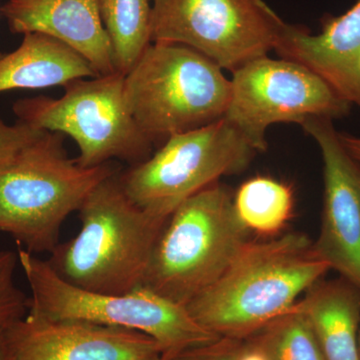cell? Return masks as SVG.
<instances>
[{
    "mask_svg": "<svg viewBox=\"0 0 360 360\" xmlns=\"http://www.w3.org/2000/svg\"><path fill=\"white\" fill-rule=\"evenodd\" d=\"M269 360H326L309 317L296 303L293 309L251 335Z\"/></svg>",
    "mask_w": 360,
    "mask_h": 360,
    "instance_id": "d6986e66",
    "label": "cell"
},
{
    "mask_svg": "<svg viewBox=\"0 0 360 360\" xmlns=\"http://www.w3.org/2000/svg\"><path fill=\"white\" fill-rule=\"evenodd\" d=\"M250 236L234 210L233 195L215 182L168 217L141 286L186 307L224 274Z\"/></svg>",
    "mask_w": 360,
    "mask_h": 360,
    "instance_id": "277c9868",
    "label": "cell"
},
{
    "mask_svg": "<svg viewBox=\"0 0 360 360\" xmlns=\"http://www.w3.org/2000/svg\"></svg>",
    "mask_w": 360,
    "mask_h": 360,
    "instance_id": "f1b7e54d",
    "label": "cell"
},
{
    "mask_svg": "<svg viewBox=\"0 0 360 360\" xmlns=\"http://www.w3.org/2000/svg\"><path fill=\"white\" fill-rule=\"evenodd\" d=\"M295 201L290 184L260 175L243 182L233 195L234 210L243 226L269 238L278 236L292 219Z\"/></svg>",
    "mask_w": 360,
    "mask_h": 360,
    "instance_id": "e0dca14e",
    "label": "cell"
},
{
    "mask_svg": "<svg viewBox=\"0 0 360 360\" xmlns=\"http://www.w3.org/2000/svg\"><path fill=\"white\" fill-rule=\"evenodd\" d=\"M300 125L316 141L323 160V207L314 250L360 290V163L341 143L333 120L310 117Z\"/></svg>",
    "mask_w": 360,
    "mask_h": 360,
    "instance_id": "8fae6325",
    "label": "cell"
},
{
    "mask_svg": "<svg viewBox=\"0 0 360 360\" xmlns=\"http://www.w3.org/2000/svg\"><path fill=\"white\" fill-rule=\"evenodd\" d=\"M0 13L11 32L49 35L84 56L97 75L116 72L98 0H7Z\"/></svg>",
    "mask_w": 360,
    "mask_h": 360,
    "instance_id": "5bb4252c",
    "label": "cell"
},
{
    "mask_svg": "<svg viewBox=\"0 0 360 360\" xmlns=\"http://www.w3.org/2000/svg\"><path fill=\"white\" fill-rule=\"evenodd\" d=\"M0 360H9L6 338H4V329L0 330Z\"/></svg>",
    "mask_w": 360,
    "mask_h": 360,
    "instance_id": "d4e9b609",
    "label": "cell"
},
{
    "mask_svg": "<svg viewBox=\"0 0 360 360\" xmlns=\"http://www.w3.org/2000/svg\"><path fill=\"white\" fill-rule=\"evenodd\" d=\"M241 340L220 338L213 342L184 350L161 360H236Z\"/></svg>",
    "mask_w": 360,
    "mask_h": 360,
    "instance_id": "7402d4cb",
    "label": "cell"
},
{
    "mask_svg": "<svg viewBox=\"0 0 360 360\" xmlns=\"http://www.w3.org/2000/svg\"><path fill=\"white\" fill-rule=\"evenodd\" d=\"M151 360H161V359H151Z\"/></svg>",
    "mask_w": 360,
    "mask_h": 360,
    "instance_id": "83f0119b",
    "label": "cell"
},
{
    "mask_svg": "<svg viewBox=\"0 0 360 360\" xmlns=\"http://www.w3.org/2000/svg\"><path fill=\"white\" fill-rule=\"evenodd\" d=\"M99 77L91 65L63 42L32 32L0 58V94L9 90L63 86L80 78Z\"/></svg>",
    "mask_w": 360,
    "mask_h": 360,
    "instance_id": "9a60e30c",
    "label": "cell"
},
{
    "mask_svg": "<svg viewBox=\"0 0 360 360\" xmlns=\"http://www.w3.org/2000/svg\"><path fill=\"white\" fill-rule=\"evenodd\" d=\"M359 360H360V328H359Z\"/></svg>",
    "mask_w": 360,
    "mask_h": 360,
    "instance_id": "484cf974",
    "label": "cell"
},
{
    "mask_svg": "<svg viewBox=\"0 0 360 360\" xmlns=\"http://www.w3.org/2000/svg\"><path fill=\"white\" fill-rule=\"evenodd\" d=\"M2 56H4V54H2L1 52H0V58H1Z\"/></svg>",
    "mask_w": 360,
    "mask_h": 360,
    "instance_id": "4316f807",
    "label": "cell"
},
{
    "mask_svg": "<svg viewBox=\"0 0 360 360\" xmlns=\"http://www.w3.org/2000/svg\"><path fill=\"white\" fill-rule=\"evenodd\" d=\"M231 101L224 117L258 153L266 150L270 125L302 123L310 117L338 120L352 104L309 68L269 56L253 59L232 72Z\"/></svg>",
    "mask_w": 360,
    "mask_h": 360,
    "instance_id": "30bf717a",
    "label": "cell"
},
{
    "mask_svg": "<svg viewBox=\"0 0 360 360\" xmlns=\"http://www.w3.org/2000/svg\"><path fill=\"white\" fill-rule=\"evenodd\" d=\"M258 151L225 118L163 142L148 160L120 172L123 191L135 205L168 219L184 201L220 177L246 169Z\"/></svg>",
    "mask_w": 360,
    "mask_h": 360,
    "instance_id": "ba28073f",
    "label": "cell"
},
{
    "mask_svg": "<svg viewBox=\"0 0 360 360\" xmlns=\"http://www.w3.org/2000/svg\"><path fill=\"white\" fill-rule=\"evenodd\" d=\"M9 360H151L160 345L131 329L28 314L4 328Z\"/></svg>",
    "mask_w": 360,
    "mask_h": 360,
    "instance_id": "7c38bea8",
    "label": "cell"
},
{
    "mask_svg": "<svg viewBox=\"0 0 360 360\" xmlns=\"http://www.w3.org/2000/svg\"><path fill=\"white\" fill-rule=\"evenodd\" d=\"M116 71L127 75L151 44L153 0H98Z\"/></svg>",
    "mask_w": 360,
    "mask_h": 360,
    "instance_id": "ac0fdd59",
    "label": "cell"
},
{
    "mask_svg": "<svg viewBox=\"0 0 360 360\" xmlns=\"http://www.w3.org/2000/svg\"><path fill=\"white\" fill-rule=\"evenodd\" d=\"M340 139L347 153L360 163V137L340 132Z\"/></svg>",
    "mask_w": 360,
    "mask_h": 360,
    "instance_id": "cb8c5ba5",
    "label": "cell"
},
{
    "mask_svg": "<svg viewBox=\"0 0 360 360\" xmlns=\"http://www.w3.org/2000/svg\"><path fill=\"white\" fill-rule=\"evenodd\" d=\"M44 131L20 122L13 125L6 124L0 117V170L8 167Z\"/></svg>",
    "mask_w": 360,
    "mask_h": 360,
    "instance_id": "44dd1931",
    "label": "cell"
},
{
    "mask_svg": "<svg viewBox=\"0 0 360 360\" xmlns=\"http://www.w3.org/2000/svg\"><path fill=\"white\" fill-rule=\"evenodd\" d=\"M118 172L113 161L82 167L68 156L65 135L44 130L0 170V232L28 252L51 255L66 219Z\"/></svg>",
    "mask_w": 360,
    "mask_h": 360,
    "instance_id": "3957f363",
    "label": "cell"
},
{
    "mask_svg": "<svg viewBox=\"0 0 360 360\" xmlns=\"http://www.w3.org/2000/svg\"><path fill=\"white\" fill-rule=\"evenodd\" d=\"M274 51L309 68L360 108V0L341 15L328 16L319 34L285 23Z\"/></svg>",
    "mask_w": 360,
    "mask_h": 360,
    "instance_id": "4fadbf2b",
    "label": "cell"
},
{
    "mask_svg": "<svg viewBox=\"0 0 360 360\" xmlns=\"http://www.w3.org/2000/svg\"><path fill=\"white\" fill-rule=\"evenodd\" d=\"M236 360H269L264 350L250 338L243 340Z\"/></svg>",
    "mask_w": 360,
    "mask_h": 360,
    "instance_id": "603a6c76",
    "label": "cell"
},
{
    "mask_svg": "<svg viewBox=\"0 0 360 360\" xmlns=\"http://www.w3.org/2000/svg\"><path fill=\"white\" fill-rule=\"evenodd\" d=\"M124 77L116 71L73 80L59 98L20 99L13 104V112L18 122L71 137L79 150L75 160L82 167H99L115 160L129 167L137 165L153 155L155 144L130 112Z\"/></svg>",
    "mask_w": 360,
    "mask_h": 360,
    "instance_id": "52a82bcc",
    "label": "cell"
},
{
    "mask_svg": "<svg viewBox=\"0 0 360 360\" xmlns=\"http://www.w3.org/2000/svg\"><path fill=\"white\" fill-rule=\"evenodd\" d=\"M18 266V251L0 250V330L25 317L30 309V297L15 283Z\"/></svg>",
    "mask_w": 360,
    "mask_h": 360,
    "instance_id": "ffe728a7",
    "label": "cell"
},
{
    "mask_svg": "<svg viewBox=\"0 0 360 360\" xmlns=\"http://www.w3.org/2000/svg\"><path fill=\"white\" fill-rule=\"evenodd\" d=\"M124 91L135 122L155 144L224 118L231 84L200 52L155 42L125 75Z\"/></svg>",
    "mask_w": 360,
    "mask_h": 360,
    "instance_id": "5b68a950",
    "label": "cell"
},
{
    "mask_svg": "<svg viewBox=\"0 0 360 360\" xmlns=\"http://www.w3.org/2000/svg\"><path fill=\"white\" fill-rule=\"evenodd\" d=\"M285 23L264 0H153L151 44L191 47L233 72L274 51Z\"/></svg>",
    "mask_w": 360,
    "mask_h": 360,
    "instance_id": "9c48e42d",
    "label": "cell"
},
{
    "mask_svg": "<svg viewBox=\"0 0 360 360\" xmlns=\"http://www.w3.org/2000/svg\"><path fill=\"white\" fill-rule=\"evenodd\" d=\"M328 270L314 241L302 232L250 240L186 309L214 335L246 340L293 309Z\"/></svg>",
    "mask_w": 360,
    "mask_h": 360,
    "instance_id": "6da1fadb",
    "label": "cell"
},
{
    "mask_svg": "<svg viewBox=\"0 0 360 360\" xmlns=\"http://www.w3.org/2000/svg\"><path fill=\"white\" fill-rule=\"evenodd\" d=\"M326 360H359L360 290L340 278L314 284L298 300Z\"/></svg>",
    "mask_w": 360,
    "mask_h": 360,
    "instance_id": "2e32d148",
    "label": "cell"
},
{
    "mask_svg": "<svg viewBox=\"0 0 360 360\" xmlns=\"http://www.w3.org/2000/svg\"><path fill=\"white\" fill-rule=\"evenodd\" d=\"M16 251L30 290L28 314L139 331L160 345L161 359L220 338L194 321L186 307L143 286L124 295L82 290L59 277L47 260L20 245Z\"/></svg>",
    "mask_w": 360,
    "mask_h": 360,
    "instance_id": "8992f818",
    "label": "cell"
},
{
    "mask_svg": "<svg viewBox=\"0 0 360 360\" xmlns=\"http://www.w3.org/2000/svg\"><path fill=\"white\" fill-rule=\"evenodd\" d=\"M118 174L89 193L77 212L79 231L59 243L47 259L59 277L82 290L124 295L141 288L167 221L135 205Z\"/></svg>",
    "mask_w": 360,
    "mask_h": 360,
    "instance_id": "7a4b0ae2",
    "label": "cell"
}]
</instances>
